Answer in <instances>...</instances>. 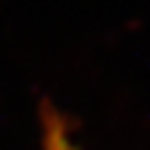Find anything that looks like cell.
<instances>
[{"label": "cell", "instance_id": "6da1fadb", "mask_svg": "<svg viewBox=\"0 0 150 150\" xmlns=\"http://www.w3.org/2000/svg\"><path fill=\"white\" fill-rule=\"evenodd\" d=\"M42 150H76V148L67 138V130L62 128L59 121H49L47 123V135H45V148Z\"/></svg>", "mask_w": 150, "mask_h": 150}]
</instances>
